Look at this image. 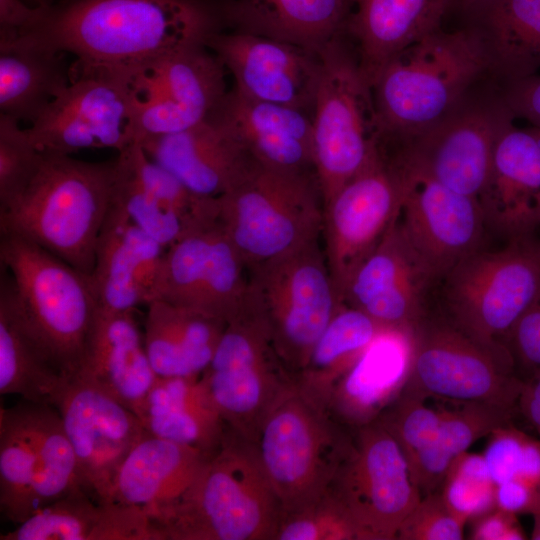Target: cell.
I'll return each mask as SVG.
<instances>
[{"instance_id":"cell-1","label":"cell","mask_w":540,"mask_h":540,"mask_svg":"<svg viewBox=\"0 0 540 540\" xmlns=\"http://www.w3.org/2000/svg\"><path fill=\"white\" fill-rule=\"evenodd\" d=\"M227 26L224 0H60L1 47L71 54L73 80L103 76L139 92L169 56Z\"/></svg>"},{"instance_id":"cell-11","label":"cell","mask_w":540,"mask_h":540,"mask_svg":"<svg viewBox=\"0 0 540 540\" xmlns=\"http://www.w3.org/2000/svg\"><path fill=\"white\" fill-rule=\"evenodd\" d=\"M200 381L226 427L252 443L269 413L296 387L250 297L227 322Z\"/></svg>"},{"instance_id":"cell-55","label":"cell","mask_w":540,"mask_h":540,"mask_svg":"<svg viewBox=\"0 0 540 540\" xmlns=\"http://www.w3.org/2000/svg\"><path fill=\"white\" fill-rule=\"evenodd\" d=\"M534 526L531 533V539L540 540V513L533 515Z\"/></svg>"},{"instance_id":"cell-44","label":"cell","mask_w":540,"mask_h":540,"mask_svg":"<svg viewBox=\"0 0 540 540\" xmlns=\"http://www.w3.org/2000/svg\"><path fill=\"white\" fill-rule=\"evenodd\" d=\"M425 399L404 389L377 419L394 438L407 464L438 434L440 412L427 406Z\"/></svg>"},{"instance_id":"cell-22","label":"cell","mask_w":540,"mask_h":540,"mask_svg":"<svg viewBox=\"0 0 540 540\" xmlns=\"http://www.w3.org/2000/svg\"><path fill=\"white\" fill-rule=\"evenodd\" d=\"M56 408L88 489L97 501L108 502L120 465L148 432L132 410L76 378Z\"/></svg>"},{"instance_id":"cell-9","label":"cell","mask_w":540,"mask_h":540,"mask_svg":"<svg viewBox=\"0 0 540 540\" xmlns=\"http://www.w3.org/2000/svg\"><path fill=\"white\" fill-rule=\"evenodd\" d=\"M342 35L320 52L312 110L313 165L323 206L373 155L380 129L372 86Z\"/></svg>"},{"instance_id":"cell-32","label":"cell","mask_w":540,"mask_h":540,"mask_svg":"<svg viewBox=\"0 0 540 540\" xmlns=\"http://www.w3.org/2000/svg\"><path fill=\"white\" fill-rule=\"evenodd\" d=\"M145 349L157 377H200L227 322L161 299L147 305Z\"/></svg>"},{"instance_id":"cell-26","label":"cell","mask_w":540,"mask_h":540,"mask_svg":"<svg viewBox=\"0 0 540 540\" xmlns=\"http://www.w3.org/2000/svg\"><path fill=\"white\" fill-rule=\"evenodd\" d=\"M411 357L412 332L382 330L337 381L328 411L352 431L376 421L404 390Z\"/></svg>"},{"instance_id":"cell-17","label":"cell","mask_w":540,"mask_h":540,"mask_svg":"<svg viewBox=\"0 0 540 540\" xmlns=\"http://www.w3.org/2000/svg\"><path fill=\"white\" fill-rule=\"evenodd\" d=\"M508 113L500 94L489 101L468 95L431 129L406 142H391L409 168L478 199L488 183L496 137Z\"/></svg>"},{"instance_id":"cell-27","label":"cell","mask_w":540,"mask_h":540,"mask_svg":"<svg viewBox=\"0 0 540 540\" xmlns=\"http://www.w3.org/2000/svg\"><path fill=\"white\" fill-rule=\"evenodd\" d=\"M74 378L101 389L135 414L138 412L157 376L134 311L98 309Z\"/></svg>"},{"instance_id":"cell-51","label":"cell","mask_w":540,"mask_h":540,"mask_svg":"<svg viewBox=\"0 0 540 540\" xmlns=\"http://www.w3.org/2000/svg\"><path fill=\"white\" fill-rule=\"evenodd\" d=\"M496 507L520 515L540 513V489L527 483L509 480L496 485Z\"/></svg>"},{"instance_id":"cell-18","label":"cell","mask_w":540,"mask_h":540,"mask_svg":"<svg viewBox=\"0 0 540 540\" xmlns=\"http://www.w3.org/2000/svg\"><path fill=\"white\" fill-rule=\"evenodd\" d=\"M138 90L103 76H81L48 106L27 132L41 151L71 155L80 150L121 151L134 141Z\"/></svg>"},{"instance_id":"cell-38","label":"cell","mask_w":540,"mask_h":540,"mask_svg":"<svg viewBox=\"0 0 540 540\" xmlns=\"http://www.w3.org/2000/svg\"><path fill=\"white\" fill-rule=\"evenodd\" d=\"M382 330L384 328L368 315L343 304L319 336L298 374V389L327 408L337 381Z\"/></svg>"},{"instance_id":"cell-12","label":"cell","mask_w":540,"mask_h":540,"mask_svg":"<svg viewBox=\"0 0 540 540\" xmlns=\"http://www.w3.org/2000/svg\"><path fill=\"white\" fill-rule=\"evenodd\" d=\"M249 297L280 358L296 378L343 305L321 238L250 269Z\"/></svg>"},{"instance_id":"cell-4","label":"cell","mask_w":540,"mask_h":540,"mask_svg":"<svg viewBox=\"0 0 540 540\" xmlns=\"http://www.w3.org/2000/svg\"><path fill=\"white\" fill-rule=\"evenodd\" d=\"M42 153L24 192L0 211V232L27 239L90 276L111 203L115 159L87 162Z\"/></svg>"},{"instance_id":"cell-53","label":"cell","mask_w":540,"mask_h":540,"mask_svg":"<svg viewBox=\"0 0 540 540\" xmlns=\"http://www.w3.org/2000/svg\"><path fill=\"white\" fill-rule=\"evenodd\" d=\"M518 407L540 437V371L524 379Z\"/></svg>"},{"instance_id":"cell-8","label":"cell","mask_w":540,"mask_h":540,"mask_svg":"<svg viewBox=\"0 0 540 540\" xmlns=\"http://www.w3.org/2000/svg\"><path fill=\"white\" fill-rule=\"evenodd\" d=\"M217 204L218 217L248 270L321 238L324 206L313 174L256 161Z\"/></svg>"},{"instance_id":"cell-42","label":"cell","mask_w":540,"mask_h":540,"mask_svg":"<svg viewBox=\"0 0 540 540\" xmlns=\"http://www.w3.org/2000/svg\"><path fill=\"white\" fill-rule=\"evenodd\" d=\"M495 488L483 455L466 451L452 461L438 491L449 510L466 524L496 508Z\"/></svg>"},{"instance_id":"cell-52","label":"cell","mask_w":540,"mask_h":540,"mask_svg":"<svg viewBox=\"0 0 540 540\" xmlns=\"http://www.w3.org/2000/svg\"><path fill=\"white\" fill-rule=\"evenodd\" d=\"M39 7L23 0H0V41L8 40L33 25Z\"/></svg>"},{"instance_id":"cell-19","label":"cell","mask_w":540,"mask_h":540,"mask_svg":"<svg viewBox=\"0 0 540 540\" xmlns=\"http://www.w3.org/2000/svg\"><path fill=\"white\" fill-rule=\"evenodd\" d=\"M395 152L404 174L398 222L440 282L460 261L485 247L489 229L482 207L477 198L457 193L409 168Z\"/></svg>"},{"instance_id":"cell-54","label":"cell","mask_w":540,"mask_h":540,"mask_svg":"<svg viewBox=\"0 0 540 540\" xmlns=\"http://www.w3.org/2000/svg\"><path fill=\"white\" fill-rule=\"evenodd\" d=\"M496 0H452L451 11L466 17L470 25L474 24Z\"/></svg>"},{"instance_id":"cell-37","label":"cell","mask_w":540,"mask_h":540,"mask_svg":"<svg viewBox=\"0 0 540 540\" xmlns=\"http://www.w3.org/2000/svg\"><path fill=\"white\" fill-rule=\"evenodd\" d=\"M472 25L483 36L491 72L504 82L540 69V0H496Z\"/></svg>"},{"instance_id":"cell-2","label":"cell","mask_w":540,"mask_h":540,"mask_svg":"<svg viewBox=\"0 0 540 540\" xmlns=\"http://www.w3.org/2000/svg\"><path fill=\"white\" fill-rule=\"evenodd\" d=\"M491 72L490 56L473 25L439 28L393 57L372 84L382 139L409 141L445 119Z\"/></svg>"},{"instance_id":"cell-23","label":"cell","mask_w":540,"mask_h":540,"mask_svg":"<svg viewBox=\"0 0 540 540\" xmlns=\"http://www.w3.org/2000/svg\"><path fill=\"white\" fill-rule=\"evenodd\" d=\"M504 118L494 145L488 183L478 198L489 230L506 241L540 228V128Z\"/></svg>"},{"instance_id":"cell-56","label":"cell","mask_w":540,"mask_h":540,"mask_svg":"<svg viewBox=\"0 0 540 540\" xmlns=\"http://www.w3.org/2000/svg\"><path fill=\"white\" fill-rule=\"evenodd\" d=\"M33 7H49L54 3L53 0H23Z\"/></svg>"},{"instance_id":"cell-16","label":"cell","mask_w":540,"mask_h":540,"mask_svg":"<svg viewBox=\"0 0 540 540\" xmlns=\"http://www.w3.org/2000/svg\"><path fill=\"white\" fill-rule=\"evenodd\" d=\"M248 297V267L218 209L166 249L155 299L228 322L241 312Z\"/></svg>"},{"instance_id":"cell-34","label":"cell","mask_w":540,"mask_h":540,"mask_svg":"<svg viewBox=\"0 0 540 540\" xmlns=\"http://www.w3.org/2000/svg\"><path fill=\"white\" fill-rule=\"evenodd\" d=\"M140 521L135 508L117 502L94 503L75 493L40 509L1 534V540H133Z\"/></svg>"},{"instance_id":"cell-13","label":"cell","mask_w":540,"mask_h":540,"mask_svg":"<svg viewBox=\"0 0 540 540\" xmlns=\"http://www.w3.org/2000/svg\"><path fill=\"white\" fill-rule=\"evenodd\" d=\"M403 196L399 159L394 147L380 139L363 168L324 205L323 250L342 303L352 275L398 219Z\"/></svg>"},{"instance_id":"cell-49","label":"cell","mask_w":540,"mask_h":540,"mask_svg":"<svg viewBox=\"0 0 540 540\" xmlns=\"http://www.w3.org/2000/svg\"><path fill=\"white\" fill-rule=\"evenodd\" d=\"M500 97L514 119L540 128V75L504 82Z\"/></svg>"},{"instance_id":"cell-14","label":"cell","mask_w":540,"mask_h":540,"mask_svg":"<svg viewBox=\"0 0 540 540\" xmlns=\"http://www.w3.org/2000/svg\"><path fill=\"white\" fill-rule=\"evenodd\" d=\"M454 326L429 313L412 331L410 374L405 390L424 398L483 402L519 409L524 379Z\"/></svg>"},{"instance_id":"cell-25","label":"cell","mask_w":540,"mask_h":540,"mask_svg":"<svg viewBox=\"0 0 540 540\" xmlns=\"http://www.w3.org/2000/svg\"><path fill=\"white\" fill-rule=\"evenodd\" d=\"M165 252L110 203L89 276L99 308L129 312L153 301Z\"/></svg>"},{"instance_id":"cell-48","label":"cell","mask_w":540,"mask_h":540,"mask_svg":"<svg viewBox=\"0 0 540 540\" xmlns=\"http://www.w3.org/2000/svg\"><path fill=\"white\" fill-rule=\"evenodd\" d=\"M508 349L524 379L540 371V291L513 327Z\"/></svg>"},{"instance_id":"cell-50","label":"cell","mask_w":540,"mask_h":540,"mask_svg":"<svg viewBox=\"0 0 540 540\" xmlns=\"http://www.w3.org/2000/svg\"><path fill=\"white\" fill-rule=\"evenodd\" d=\"M517 516L496 507L472 521L470 538L473 540L526 539V534Z\"/></svg>"},{"instance_id":"cell-15","label":"cell","mask_w":540,"mask_h":540,"mask_svg":"<svg viewBox=\"0 0 540 540\" xmlns=\"http://www.w3.org/2000/svg\"><path fill=\"white\" fill-rule=\"evenodd\" d=\"M328 492L350 518L357 540H394L422 494L405 457L379 421L353 430L349 454Z\"/></svg>"},{"instance_id":"cell-30","label":"cell","mask_w":540,"mask_h":540,"mask_svg":"<svg viewBox=\"0 0 540 540\" xmlns=\"http://www.w3.org/2000/svg\"><path fill=\"white\" fill-rule=\"evenodd\" d=\"M210 455L147 433L120 465L108 502L137 506L151 516L187 490Z\"/></svg>"},{"instance_id":"cell-33","label":"cell","mask_w":540,"mask_h":540,"mask_svg":"<svg viewBox=\"0 0 540 540\" xmlns=\"http://www.w3.org/2000/svg\"><path fill=\"white\" fill-rule=\"evenodd\" d=\"M151 435L213 454L227 427L200 377H157L136 413Z\"/></svg>"},{"instance_id":"cell-40","label":"cell","mask_w":540,"mask_h":540,"mask_svg":"<svg viewBox=\"0 0 540 540\" xmlns=\"http://www.w3.org/2000/svg\"><path fill=\"white\" fill-rule=\"evenodd\" d=\"M225 67L207 47L179 51L165 59L152 78L174 101L201 122L213 115L227 91Z\"/></svg>"},{"instance_id":"cell-6","label":"cell","mask_w":540,"mask_h":540,"mask_svg":"<svg viewBox=\"0 0 540 540\" xmlns=\"http://www.w3.org/2000/svg\"><path fill=\"white\" fill-rule=\"evenodd\" d=\"M441 314L495 357L515 367L509 335L540 291V240L506 241L472 253L438 284Z\"/></svg>"},{"instance_id":"cell-24","label":"cell","mask_w":540,"mask_h":540,"mask_svg":"<svg viewBox=\"0 0 540 540\" xmlns=\"http://www.w3.org/2000/svg\"><path fill=\"white\" fill-rule=\"evenodd\" d=\"M139 143L153 161L202 198L221 197L256 163L233 128L217 113L181 132L145 138Z\"/></svg>"},{"instance_id":"cell-28","label":"cell","mask_w":540,"mask_h":540,"mask_svg":"<svg viewBox=\"0 0 540 540\" xmlns=\"http://www.w3.org/2000/svg\"><path fill=\"white\" fill-rule=\"evenodd\" d=\"M262 165L313 174L312 112L229 91L218 110Z\"/></svg>"},{"instance_id":"cell-36","label":"cell","mask_w":540,"mask_h":540,"mask_svg":"<svg viewBox=\"0 0 540 540\" xmlns=\"http://www.w3.org/2000/svg\"><path fill=\"white\" fill-rule=\"evenodd\" d=\"M71 380L63 377L21 323L0 283V393L56 408Z\"/></svg>"},{"instance_id":"cell-31","label":"cell","mask_w":540,"mask_h":540,"mask_svg":"<svg viewBox=\"0 0 540 540\" xmlns=\"http://www.w3.org/2000/svg\"><path fill=\"white\" fill-rule=\"evenodd\" d=\"M354 0H224L227 26L319 53L345 35Z\"/></svg>"},{"instance_id":"cell-46","label":"cell","mask_w":540,"mask_h":540,"mask_svg":"<svg viewBox=\"0 0 540 540\" xmlns=\"http://www.w3.org/2000/svg\"><path fill=\"white\" fill-rule=\"evenodd\" d=\"M275 540H357V537L350 518L327 491L315 504L282 515Z\"/></svg>"},{"instance_id":"cell-20","label":"cell","mask_w":540,"mask_h":540,"mask_svg":"<svg viewBox=\"0 0 540 540\" xmlns=\"http://www.w3.org/2000/svg\"><path fill=\"white\" fill-rule=\"evenodd\" d=\"M438 284L397 219L354 272L342 300L384 329L412 332L431 312L430 299Z\"/></svg>"},{"instance_id":"cell-39","label":"cell","mask_w":540,"mask_h":540,"mask_svg":"<svg viewBox=\"0 0 540 540\" xmlns=\"http://www.w3.org/2000/svg\"><path fill=\"white\" fill-rule=\"evenodd\" d=\"M439 412L436 439L407 464L422 496L439 490L452 461L475 441L511 423L515 411L483 402H458L455 409Z\"/></svg>"},{"instance_id":"cell-43","label":"cell","mask_w":540,"mask_h":540,"mask_svg":"<svg viewBox=\"0 0 540 540\" xmlns=\"http://www.w3.org/2000/svg\"><path fill=\"white\" fill-rule=\"evenodd\" d=\"M482 455L495 485L517 480L540 489V439L508 423L488 435Z\"/></svg>"},{"instance_id":"cell-41","label":"cell","mask_w":540,"mask_h":540,"mask_svg":"<svg viewBox=\"0 0 540 540\" xmlns=\"http://www.w3.org/2000/svg\"><path fill=\"white\" fill-rule=\"evenodd\" d=\"M111 204L166 249L202 220L192 222L155 198L137 177L125 149L115 158Z\"/></svg>"},{"instance_id":"cell-7","label":"cell","mask_w":540,"mask_h":540,"mask_svg":"<svg viewBox=\"0 0 540 540\" xmlns=\"http://www.w3.org/2000/svg\"><path fill=\"white\" fill-rule=\"evenodd\" d=\"M352 432L297 385L274 407L254 444L282 515L307 508L327 493L350 452Z\"/></svg>"},{"instance_id":"cell-5","label":"cell","mask_w":540,"mask_h":540,"mask_svg":"<svg viewBox=\"0 0 540 540\" xmlns=\"http://www.w3.org/2000/svg\"><path fill=\"white\" fill-rule=\"evenodd\" d=\"M1 279L15 311L61 375L77 374L98 312L90 277L39 245L1 234Z\"/></svg>"},{"instance_id":"cell-3","label":"cell","mask_w":540,"mask_h":540,"mask_svg":"<svg viewBox=\"0 0 540 540\" xmlns=\"http://www.w3.org/2000/svg\"><path fill=\"white\" fill-rule=\"evenodd\" d=\"M281 515L255 444L227 428L187 490L150 518L162 540H275Z\"/></svg>"},{"instance_id":"cell-29","label":"cell","mask_w":540,"mask_h":540,"mask_svg":"<svg viewBox=\"0 0 540 540\" xmlns=\"http://www.w3.org/2000/svg\"><path fill=\"white\" fill-rule=\"evenodd\" d=\"M452 0H354L345 35L372 86L398 53L441 28Z\"/></svg>"},{"instance_id":"cell-47","label":"cell","mask_w":540,"mask_h":540,"mask_svg":"<svg viewBox=\"0 0 540 540\" xmlns=\"http://www.w3.org/2000/svg\"><path fill=\"white\" fill-rule=\"evenodd\" d=\"M464 526L446 506L440 492L423 495L402 521L397 539L400 540H460Z\"/></svg>"},{"instance_id":"cell-45","label":"cell","mask_w":540,"mask_h":540,"mask_svg":"<svg viewBox=\"0 0 540 540\" xmlns=\"http://www.w3.org/2000/svg\"><path fill=\"white\" fill-rule=\"evenodd\" d=\"M19 123L0 114V211L24 192L42 160V151Z\"/></svg>"},{"instance_id":"cell-21","label":"cell","mask_w":540,"mask_h":540,"mask_svg":"<svg viewBox=\"0 0 540 540\" xmlns=\"http://www.w3.org/2000/svg\"><path fill=\"white\" fill-rule=\"evenodd\" d=\"M206 46L250 99L312 112L321 74L320 54L244 31L217 32Z\"/></svg>"},{"instance_id":"cell-35","label":"cell","mask_w":540,"mask_h":540,"mask_svg":"<svg viewBox=\"0 0 540 540\" xmlns=\"http://www.w3.org/2000/svg\"><path fill=\"white\" fill-rule=\"evenodd\" d=\"M72 81L65 53L0 48V114L33 124Z\"/></svg>"},{"instance_id":"cell-10","label":"cell","mask_w":540,"mask_h":540,"mask_svg":"<svg viewBox=\"0 0 540 540\" xmlns=\"http://www.w3.org/2000/svg\"><path fill=\"white\" fill-rule=\"evenodd\" d=\"M87 492L57 408L23 400L0 409V511L20 524L63 497Z\"/></svg>"}]
</instances>
